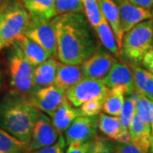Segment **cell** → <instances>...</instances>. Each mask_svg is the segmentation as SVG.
<instances>
[{
	"instance_id": "cell-6",
	"label": "cell",
	"mask_w": 153,
	"mask_h": 153,
	"mask_svg": "<svg viewBox=\"0 0 153 153\" xmlns=\"http://www.w3.org/2000/svg\"><path fill=\"white\" fill-rule=\"evenodd\" d=\"M25 36L43 47L51 57L57 55L56 34L51 20L31 16Z\"/></svg>"
},
{
	"instance_id": "cell-36",
	"label": "cell",
	"mask_w": 153,
	"mask_h": 153,
	"mask_svg": "<svg viewBox=\"0 0 153 153\" xmlns=\"http://www.w3.org/2000/svg\"><path fill=\"white\" fill-rule=\"evenodd\" d=\"M133 4L150 10L153 5V0H129Z\"/></svg>"
},
{
	"instance_id": "cell-23",
	"label": "cell",
	"mask_w": 153,
	"mask_h": 153,
	"mask_svg": "<svg viewBox=\"0 0 153 153\" xmlns=\"http://www.w3.org/2000/svg\"><path fill=\"white\" fill-rule=\"evenodd\" d=\"M31 16L51 20L55 16V0H21Z\"/></svg>"
},
{
	"instance_id": "cell-31",
	"label": "cell",
	"mask_w": 153,
	"mask_h": 153,
	"mask_svg": "<svg viewBox=\"0 0 153 153\" xmlns=\"http://www.w3.org/2000/svg\"><path fill=\"white\" fill-rule=\"evenodd\" d=\"M88 153H115L113 142L103 138H95Z\"/></svg>"
},
{
	"instance_id": "cell-27",
	"label": "cell",
	"mask_w": 153,
	"mask_h": 153,
	"mask_svg": "<svg viewBox=\"0 0 153 153\" xmlns=\"http://www.w3.org/2000/svg\"><path fill=\"white\" fill-rule=\"evenodd\" d=\"M82 4L88 22L92 27L94 28L98 25L102 16L99 0H82Z\"/></svg>"
},
{
	"instance_id": "cell-21",
	"label": "cell",
	"mask_w": 153,
	"mask_h": 153,
	"mask_svg": "<svg viewBox=\"0 0 153 153\" xmlns=\"http://www.w3.org/2000/svg\"><path fill=\"white\" fill-rule=\"evenodd\" d=\"M134 90L140 95L153 100V74L142 66L133 68Z\"/></svg>"
},
{
	"instance_id": "cell-13",
	"label": "cell",
	"mask_w": 153,
	"mask_h": 153,
	"mask_svg": "<svg viewBox=\"0 0 153 153\" xmlns=\"http://www.w3.org/2000/svg\"><path fill=\"white\" fill-rule=\"evenodd\" d=\"M130 142L142 153L153 152V138L152 128L145 120L137 114L134 116L128 126Z\"/></svg>"
},
{
	"instance_id": "cell-39",
	"label": "cell",
	"mask_w": 153,
	"mask_h": 153,
	"mask_svg": "<svg viewBox=\"0 0 153 153\" xmlns=\"http://www.w3.org/2000/svg\"><path fill=\"white\" fill-rule=\"evenodd\" d=\"M113 1H114L116 4H119V3H120V2H122L123 0H113Z\"/></svg>"
},
{
	"instance_id": "cell-30",
	"label": "cell",
	"mask_w": 153,
	"mask_h": 153,
	"mask_svg": "<svg viewBox=\"0 0 153 153\" xmlns=\"http://www.w3.org/2000/svg\"><path fill=\"white\" fill-rule=\"evenodd\" d=\"M105 97H97L87 100L79 106L80 115L86 117L98 116L102 111Z\"/></svg>"
},
{
	"instance_id": "cell-38",
	"label": "cell",
	"mask_w": 153,
	"mask_h": 153,
	"mask_svg": "<svg viewBox=\"0 0 153 153\" xmlns=\"http://www.w3.org/2000/svg\"><path fill=\"white\" fill-rule=\"evenodd\" d=\"M0 22H1V9H0ZM2 49L1 48V31H0V50Z\"/></svg>"
},
{
	"instance_id": "cell-22",
	"label": "cell",
	"mask_w": 153,
	"mask_h": 153,
	"mask_svg": "<svg viewBox=\"0 0 153 153\" xmlns=\"http://www.w3.org/2000/svg\"><path fill=\"white\" fill-rule=\"evenodd\" d=\"M94 29L97 34L99 40L100 41L101 44L110 53H111L116 57L119 58L121 56V52L117 44L114 33L111 30L108 22H106L103 14L99 24Z\"/></svg>"
},
{
	"instance_id": "cell-41",
	"label": "cell",
	"mask_w": 153,
	"mask_h": 153,
	"mask_svg": "<svg viewBox=\"0 0 153 153\" xmlns=\"http://www.w3.org/2000/svg\"><path fill=\"white\" fill-rule=\"evenodd\" d=\"M148 153H153V152H149Z\"/></svg>"
},
{
	"instance_id": "cell-18",
	"label": "cell",
	"mask_w": 153,
	"mask_h": 153,
	"mask_svg": "<svg viewBox=\"0 0 153 153\" xmlns=\"http://www.w3.org/2000/svg\"><path fill=\"white\" fill-rule=\"evenodd\" d=\"M78 116H80L79 110L73 106L65 97L50 118L57 131L62 134Z\"/></svg>"
},
{
	"instance_id": "cell-28",
	"label": "cell",
	"mask_w": 153,
	"mask_h": 153,
	"mask_svg": "<svg viewBox=\"0 0 153 153\" xmlns=\"http://www.w3.org/2000/svg\"><path fill=\"white\" fill-rule=\"evenodd\" d=\"M135 100H136V93L129 97L124 99L123 106L121 108L119 115L117 117L122 123V125L128 128L131 121L135 114Z\"/></svg>"
},
{
	"instance_id": "cell-24",
	"label": "cell",
	"mask_w": 153,
	"mask_h": 153,
	"mask_svg": "<svg viewBox=\"0 0 153 153\" xmlns=\"http://www.w3.org/2000/svg\"><path fill=\"white\" fill-rule=\"evenodd\" d=\"M125 99V92L123 88L115 86L108 88L103 102L102 111L105 114L117 117L123 106Z\"/></svg>"
},
{
	"instance_id": "cell-9",
	"label": "cell",
	"mask_w": 153,
	"mask_h": 153,
	"mask_svg": "<svg viewBox=\"0 0 153 153\" xmlns=\"http://www.w3.org/2000/svg\"><path fill=\"white\" fill-rule=\"evenodd\" d=\"M60 133L53 125L50 117L40 111L34 124L27 152L51 146L58 140Z\"/></svg>"
},
{
	"instance_id": "cell-2",
	"label": "cell",
	"mask_w": 153,
	"mask_h": 153,
	"mask_svg": "<svg viewBox=\"0 0 153 153\" xmlns=\"http://www.w3.org/2000/svg\"><path fill=\"white\" fill-rule=\"evenodd\" d=\"M39 112L24 94L12 92L0 101V126L19 140L28 144Z\"/></svg>"
},
{
	"instance_id": "cell-1",
	"label": "cell",
	"mask_w": 153,
	"mask_h": 153,
	"mask_svg": "<svg viewBox=\"0 0 153 153\" xmlns=\"http://www.w3.org/2000/svg\"><path fill=\"white\" fill-rule=\"evenodd\" d=\"M51 22L57 40L56 56L60 62L81 65L99 47L82 12L55 16Z\"/></svg>"
},
{
	"instance_id": "cell-20",
	"label": "cell",
	"mask_w": 153,
	"mask_h": 153,
	"mask_svg": "<svg viewBox=\"0 0 153 153\" xmlns=\"http://www.w3.org/2000/svg\"><path fill=\"white\" fill-rule=\"evenodd\" d=\"M99 4L103 16L114 33L117 44L121 52V45L123 33L121 29L118 6L117 5V4L113 0H99Z\"/></svg>"
},
{
	"instance_id": "cell-10",
	"label": "cell",
	"mask_w": 153,
	"mask_h": 153,
	"mask_svg": "<svg viewBox=\"0 0 153 153\" xmlns=\"http://www.w3.org/2000/svg\"><path fill=\"white\" fill-rule=\"evenodd\" d=\"M65 97V92L51 84L33 90L29 100L38 111L51 117Z\"/></svg>"
},
{
	"instance_id": "cell-7",
	"label": "cell",
	"mask_w": 153,
	"mask_h": 153,
	"mask_svg": "<svg viewBox=\"0 0 153 153\" xmlns=\"http://www.w3.org/2000/svg\"><path fill=\"white\" fill-rule=\"evenodd\" d=\"M108 91L102 78L82 77L69 88L65 96L75 107H79L84 102L97 97H105Z\"/></svg>"
},
{
	"instance_id": "cell-12",
	"label": "cell",
	"mask_w": 153,
	"mask_h": 153,
	"mask_svg": "<svg viewBox=\"0 0 153 153\" xmlns=\"http://www.w3.org/2000/svg\"><path fill=\"white\" fill-rule=\"evenodd\" d=\"M121 29L123 34L140 22L153 18L150 10L133 4L129 0H123L118 4Z\"/></svg>"
},
{
	"instance_id": "cell-33",
	"label": "cell",
	"mask_w": 153,
	"mask_h": 153,
	"mask_svg": "<svg viewBox=\"0 0 153 153\" xmlns=\"http://www.w3.org/2000/svg\"><path fill=\"white\" fill-rule=\"evenodd\" d=\"M115 153H142L138 148L134 146L131 142L113 143Z\"/></svg>"
},
{
	"instance_id": "cell-3",
	"label": "cell",
	"mask_w": 153,
	"mask_h": 153,
	"mask_svg": "<svg viewBox=\"0 0 153 153\" xmlns=\"http://www.w3.org/2000/svg\"><path fill=\"white\" fill-rule=\"evenodd\" d=\"M1 9V48L11 46L16 40L24 36L27 31L31 15L22 3L11 1Z\"/></svg>"
},
{
	"instance_id": "cell-34",
	"label": "cell",
	"mask_w": 153,
	"mask_h": 153,
	"mask_svg": "<svg viewBox=\"0 0 153 153\" xmlns=\"http://www.w3.org/2000/svg\"><path fill=\"white\" fill-rule=\"evenodd\" d=\"M93 140L82 143L80 145H71L68 146L65 153H88L92 146Z\"/></svg>"
},
{
	"instance_id": "cell-26",
	"label": "cell",
	"mask_w": 153,
	"mask_h": 153,
	"mask_svg": "<svg viewBox=\"0 0 153 153\" xmlns=\"http://www.w3.org/2000/svg\"><path fill=\"white\" fill-rule=\"evenodd\" d=\"M135 112L151 126L153 138V100L136 92Z\"/></svg>"
},
{
	"instance_id": "cell-17",
	"label": "cell",
	"mask_w": 153,
	"mask_h": 153,
	"mask_svg": "<svg viewBox=\"0 0 153 153\" xmlns=\"http://www.w3.org/2000/svg\"><path fill=\"white\" fill-rule=\"evenodd\" d=\"M58 61L54 57H49L44 62L33 67V89L46 87L53 84Z\"/></svg>"
},
{
	"instance_id": "cell-19",
	"label": "cell",
	"mask_w": 153,
	"mask_h": 153,
	"mask_svg": "<svg viewBox=\"0 0 153 153\" xmlns=\"http://www.w3.org/2000/svg\"><path fill=\"white\" fill-rule=\"evenodd\" d=\"M26 60L34 67L51 57L45 49L30 38L22 36L15 42Z\"/></svg>"
},
{
	"instance_id": "cell-16",
	"label": "cell",
	"mask_w": 153,
	"mask_h": 153,
	"mask_svg": "<svg viewBox=\"0 0 153 153\" xmlns=\"http://www.w3.org/2000/svg\"><path fill=\"white\" fill-rule=\"evenodd\" d=\"M82 75L81 65H71L58 62L53 84L63 92L81 80Z\"/></svg>"
},
{
	"instance_id": "cell-8",
	"label": "cell",
	"mask_w": 153,
	"mask_h": 153,
	"mask_svg": "<svg viewBox=\"0 0 153 153\" xmlns=\"http://www.w3.org/2000/svg\"><path fill=\"white\" fill-rule=\"evenodd\" d=\"M98 128V117L78 116L65 131V140L67 146L80 145L92 140Z\"/></svg>"
},
{
	"instance_id": "cell-35",
	"label": "cell",
	"mask_w": 153,
	"mask_h": 153,
	"mask_svg": "<svg viewBox=\"0 0 153 153\" xmlns=\"http://www.w3.org/2000/svg\"><path fill=\"white\" fill-rule=\"evenodd\" d=\"M141 62H142L143 67L153 74V48H152L144 55Z\"/></svg>"
},
{
	"instance_id": "cell-32",
	"label": "cell",
	"mask_w": 153,
	"mask_h": 153,
	"mask_svg": "<svg viewBox=\"0 0 153 153\" xmlns=\"http://www.w3.org/2000/svg\"><path fill=\"white\" fill-rule=\"evenodd\" d=\"M66 146V140L62 134H60L58 140L53 145L39 148L37 150H33L27 153H65Z\"/></svg>"
},
{
	"instance_id": "cell-14",
	"label": "cell",
	"mask_w": 153,
	"mask_h": 153,
	"mask_svg": "<svg viewBox=\"0 0 153 153\" xmlns=\"http://www.w3.org/2000/svg\"><path fill=\"white\" fill-rule=\"evenodd\" d=\"M103 81L108 88L115 86L123 87L127 95H130L134 91L133 71L126 63H120L117 60L104 76Z\"/></svg>"
},
{
	"instance_id": "cell-15",
	"label": "cell",
	"mask_w": 153,
	"mask_h": 153,
	"mask_svg": "<svg viewBox=\"0 0 153 153\" xmlns=\"http://www.w3.org/2000/svg\"><path fill=\"white\" fill-rule=\"evenodd\" d=\"M98 128L105 136L117 142H130L128 128L122 125L119 118L116 116L100 113L98 117Z\"/></svg>"
},
{
	"instance_id": "cell-43",
	"label": "cell",
	"mask_w": 153,
	"mask_h": 153,
	"mask_svg": "<svg viewBox=\"0 0 153 153\" xmlns=\"http://www.w3.org/2000/svg\"><path fill=\"white\" fill-rule=\"evenodd\" d=\"M152 22H153V18H152Z\"/></svg>"
},
{
	"instance_id": "cell-4",
	"label": "cell",
	"mask_w": 153,
	"mask_h": 153,
	"mask_svg": "<svg viewBox=\"0 0 153 153\" xmlns=\"http://www.w3.org/2000/svg\"><path fill=\"white\" fill-rule=\"evenodd\" d=\"M152 18L137 24L123 34L121 45V55L134 64L141 62L144 55L152 48Z\"/></svg>"
},
{
	"instance_id": "cell-40",
	"label": "cell",
	"mask_w": 153,
	"mask_h": 153,
	"mask_svg": "<svg viewBox=\"0 0 153 153\" xmlns=\"http://www.w3.org/2000/svg\"><path fill=\"white\" fill-rule=\"evenodd\" d=\"M150 11H151V13H152V17H153V5L152 6V8L150 9Z\"/></svg>"
},
{
	"instance_id": "cell-11",
	"label": "cell",
	"mask_w": 153,
	"mask_h": 153,
	"mask_svg": "<svg viewBox=\"0 0 153 153\" xmlns=\"http://www.w3.org/2000/svg\"><path fill=\"white\" fill-rule=\"evenodd\" d=\"M117 59L108 50L98 47L88 59L81 64L83 77L101 78L109 71Z\"/></svg>"
},
{
	"instance_id": "cell-29",
	"label": "cell",
	"mask_w": 153,
	"mask_h": 153,
	"mask_svg": "<svg viewBox=\"0 0 153 153\" xmlns=\"http://www.w3.org/2000/svg\"><path fill=\"white\" fill-rule=\"evenodd\" d=\"M82 10V0H55V16Z\"/></svg>"
},
{
	"instance_id": "cell-5",
	"label": "cell",
	"mask_w": 153,
	"mask_h": 153,
	"mask_svg": "<svg viewBox=\"0 0 153 153\" xmlns=\"http://www.w3.org/2000/svg\"><path fill=\"white\" fill-rule=\"evenodd\" d=\"M9 58L10 84L16 91L26 94L33 89V66L26 60L16 43L11 45Z\"/></svg>"
},
{
	"instance_id": "cell-42",
	"label": "cell",
	"mask_w": 153,
	"mask_h": 153,
	"mask_svg": "<svg viewBox=\"0 0 153 153\" xmlns=\"http://www.w3.org/2000/svg\"><path fill=\"white\" fill-rule=\"evenodd\" d=\"M152 48H153V42H152Z\"/></svg>"
},
{
	"instance_id": "cell-37",
	"label": "cell",
	"mask_w": 153,
	"mask_h": 153,
	"mask_svg": "<svg viewBox=\"0 0 153 153\" xmlns=\"http://www.w3.org/2000/svg\"><path fill=\"white\" fill-rule=\"evenodd\" d=\"M2 82H3V76H2V72L0 71V88L2 87Z\"/></svg>"
},
{
	"instance_id": "cell-25",
	"label": "cell",
	"mask_w": 153,
	"mask_h": 153,
	"mask_svg": "<svg viewBox=\"0 0 153 153\" xmlns=\"http://www.w3.org/2000/svg\"><path fill=\"white\" fill-rule=\"evenodd\" d=\"M27 144L0 128V153H27Z\"/></svg>"
}]
</instances>
